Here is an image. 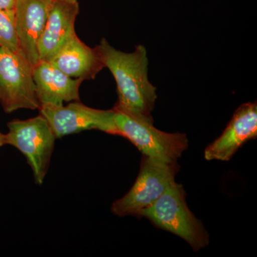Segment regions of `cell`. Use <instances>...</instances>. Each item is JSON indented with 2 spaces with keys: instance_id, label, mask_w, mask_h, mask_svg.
Returning <instances> with one entry per match:
<instances>
[{
  "instance_id": "obj_1",
  "label": "cell",
  "mask_w": 257,
  "mask_h": 257,
  "mask_svg": "<svg viewBox=\"0 0 257 257\" xmlns=\"http://www.w3.org/2000/svg\"><path fill=\"white\" fill-rule=\"evenodd\" d=\"M104 68L109 69L116 84V110L154 123L152 111L157 99V87L148 78V57L143 45L130 53L121 52L102 38L95 47Z\"/></svg>"
},
{
  "instance_id": "obj_2",
  "label": "cell",
  "mask_w": 257,
  "mask_h": 257,
  "mask_svg": "<svg viewBox=\"0 0 257 257\" xmlns=\"http://www.w3.org/2000/svg\"><path fill=\"white\" fill-rule=\"evenodd\" d=\"M182 184L173 182L150 207L144 210L145 217L157 228L177 235L195 251L209 243V235L202 221L191 211Z\"/></svg>"
},
{
  "instance_id": "obj_3",
  "label": "cell",
  "mask_w": 257,
  "mask_h": 257,
  "mask_svg": "<svg viewBox=\"0 0 257 257\" xmlns=\"http://www.w3.org/2000/svg\"><path fill=\"white\" fill-rule=\"evenodd\" d=\"M179 170L177 162L167 163L143 155L135 184L124 197L113 203L111 212L121 217H141L142 212L156 202L175 182Z\"/></svg>"
},
{
  "instance_id": "obj_4",
  "label": "cell",
  "mask_w": 257,
  "mask_h": 257,
  "mask_svg": "<svg viewBox=\"0 0 257 257\" xmlns=\"http://www.w3.org/2000/svg\"><path fill=\"white\" fill-rule=\"evenodd\" d=\"M118 136L127 139L145 156L174 163L187 150L189 140L184 133H167L147 122L114 109Z\"/></svg>"
},
{
  "instance_id": "obj_5",
  "label": "cell",
  "mask_w": 257,
  "mask_h": 257,
  "mask_svg": "<svg viewBox=\"0 0 257 257\" xmlns=\"http://www.w3.org/2000/svg\"><path fill=\"white\" fill-rule=\"evenodd\" d=\"M6 145L18 149L26 157L33 172L35 183L42 185L50 167L56 138L46 119L35 117L13 119L8 123Z\"/></svg>"
},
{
  "instance_id": "obj_6",
  "label": "cell",
  "mask_w": 257,
  "mask_h": 257,
  "mask_svg": "<svg viewBox=\"0 0 257 257\" xmlns=\"http://www.w3.org/2000/svg\"><path fill=\"white\" fill-rule=\"evenodd\" d=\"M33 68L21 54L0 47V104L5 112L40 109Z\"/></svg>"
},
{
  "instance_id": "obj_7",
  "label": "cell",
  "mask_w": 257,
  "mask_h": 257,
  "mask_svg": "<svg viewBox=\"0 0 257 257\" xmlns=\"http://www.w3.org/2000/svg\"><path fill=\"white\" fill-rule=\"evenodd\" d=\"M38 110L50 125L57 139L87 130L117 135L113 109H94L78 101H71L66 106L43 104Z\"/></svg>"
},
{
  "instance_id": "obj_8",
  "label": "cell",
  "mask_w": 257,
  "mask_h": 257,
  "mask_svg": "<svg viewBox=\"0 0 257 257\" xmlns=\"http://www.w3.org/2000/svg\"><path fill=\"white\" fill-rule=\"evenodd\" d=\"M256 137V102L245 103L235 111L220 136L208 145L204 158L209 161H229L245 143Z\"/></svg>"
},
{
  "instance_id": "obj_9",
  "label": "cell",
  "mask_w": 257,
  "mask_h": 257,
  "mask_svg": "<svg viewBox=\"0 0 257 257\" xmlns=\"http://www.w3.org/2000/svg\"><path fill=\"white\" fill-rule=\"evenodd\" d=\"M52 0H15V29L20 54L35 67L40 62L38 44Z\"/></svg>"
},
{
  "instance_id": "obj_10",
  "label": "cell",
  "mask_w": 257,
  "mask_h": 257,
  "mask_svg": "<svg viewBox=\"0 0 257 257\" xmlns=\"http://www.w3.org/2000/svg\"><path fill=\"white\" fill-rule=\"evenodd\" d=\"M79 13L78 0H52L38 44L40 61L50 62L74 35Z\"/></svg>"
},
{
  "instance_id": "obj_11",
  "label": "cell",
  "mask_w": 257,
  "mask_h": 257,
  "mask_svg": "<svg viewBox=\"0 0 257 257\" xmlns=\"http://www.w3.org/2000/svg\"><path fill=\"white\" fill-rule=\"evenodd\" d=\"M33 78L40 106L80 101L79 87L84 80L69 77L50 62L40 61L33 68Z\"/></svg>"
},
{
  "instance_id": "obj_12",
  "label": "cell",
  "mask_w": 257,
  "mask_h": 257,
  "mask_svg": "<svg viewBox=\"0 0 257 257\" xmlns=\"http://www.w3.org/2000/svg\"><path fill=\"white\" fill-rule=\"evenodd\" d=\"M50 62L69 77L84 81L95 78L104 68L95 47L87 46L77 35L64 45Z\"/></svg>"
},
{
  "instance_id": "obj_13",
  "label": "cell",
  "mask_w": 257,
  "mask_h": 257,
  "mask_svg": "<svg viewBox=\"0 0 257 257\" xmlns=\"http://www.w3.org/2000/svg\"><path fill=\"white\" fill-rule=\"evenodd\" d=\"M0 47L20 52L13 10L0 9Z\"/></svg>"
},
{
  "instance_id": "obj_14",
  "label": "cell",
  "mask_w": 257,
  "mask_h": 257,
  "mask_svg": "<svg viewBox=\"0 0 257 257\" xmlns=\"http://www.w3.org/2000/svg\"><path fill=\"white\" fill-rule=\"evenodd\" d=\"M15 0H0V9H14Z\"/></svg>"
},
{
  "instance_id": "obj_15",
  "label": "cell",
  "mask_w": 257,
  "mask_h": 257,
  "mask_svg": "<svg viewBox=\"0 0 257 257\" xmlns=\"http://www.w3.org/2000/svg\"><path fill=\"white\" fill-rule=\"evenodd\" d=\"M5 145H6V137H5V134L0 132V147H3Z\"/></svg>"
}]
</instances>
